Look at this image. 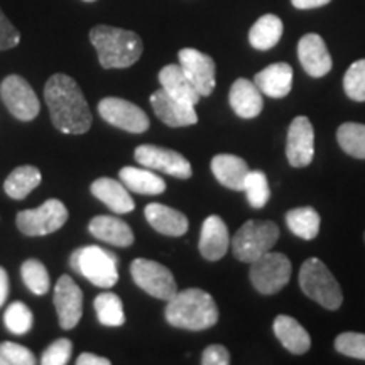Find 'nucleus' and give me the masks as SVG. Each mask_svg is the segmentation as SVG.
Segmentation results:
<instances>
[{
  "mask_svg": "<svg viewBox=\"0 0 365 365\" xmlns=\"http://www.w3.org/2000/svg\"><path fill=\"white\" fill-rule=\"evenodd\" d=\"M44 102L48 105L51 120L63 134H85L91 127V112L71 76L56 73L44 86Z\"/></svg>",
  "mask_w": 365,
  "mask_h": 365,
  "instance_id": "obj_1",
  "label": "nucleus"
},
{
  "mask_svg": "<svg viewBox=\"0 0 365 365\" xmlns=\"http://www.w3.org/2000/svg\"><path fill=\"white\" fill-rule=\"evenodd\" d=\"M166 319L171 327L181 330L202 331L215 327L218 322V308L215 299L207 291L198 287L178 291L168 301Z\"/></svg>",
  "mask_w": 365,
  "mask_h": 365,
  "instance_id": "obj_2",
  "label": "nucleus"
},
{
  "mask_svg": "<svg viewBox=\"0 0 365 365\" xmlns=\"http://www.w3.org/2000/svg\"><path fill=\"white\" fill-rule=\"evenodd\" d=\"M90 41L105 70H122L135 65L144 51L143 39L134 31L112 26H95L90 31Z\"/></svg>",
  "mask_w": 365,
  "mask_h": 365,
  "instance_id": "obj_3",
  "label": "nucleus"
},
{
  "mask_svg": "<svg viewBox=\"0 0 365 365\" xmlns=\"http://www.w3.org/2000/svg\"><path fill=\"white\" fill-rule=\"evenodd\" d=\"M279 239V227L269 220H249L232 237V254L237 261L252 264L271 252Z\"/></svg>",
  "mask_w": 365,
  "mask_h": 365,
  "instance_id": "obj_4",
  "label": "nucleus"
},
{
  "mask_svg": "<svg viewBox=\"0 0 365 365\" xmlns=\"http://www.w3.org/2000/svg\"><path fill=\"white\" fill-rule=\"evenodd\" d=\"M299 286L303 293L327 309H339L344 303L341 287L335 276L319 259L304 261L299 271Z\"/></svg>",
  "mask_w": 365,
  "mask_h": 365,
  "instance_id": "obj_5",
  "label": "nucleus"
},
{
  "mask_svg": "<svg viewBox=\"0 0 365 365\" xmlns=\"http://www.w3.org/2000/svg\"><path fill=\"white\" fill-rule=\"evenodd\" d=\"M118 259L110 250H105L98 245L76 249L70 257V266L75 272L81 274L91 284L103 287H113L118 281L117 271Z\"/></svg>",
  "mask_w": 365,
  "mask_h": 365,
  "instance_id": "obj_6",
  "label": "nucleus"
},
{
  "mask_svg": "<svg viewBox=\"0 0 365 365\" xmlns=\"http://www.w3.org/2000/svg\"><path fill=\"white\" fill-rule=\"evenodd\" d=\"M68 208L59 200H46L38 208L22 210L17 213L16 223L24 235L43 237L56 232L68 222Z\"/></svg>",
  "mask_w": 365,
  "mask_h": 365,
  "instance_id": "obj_7",
  "label": "nucleus"
},
{
  "mask_svg": "<svg viewBox=\"0 0 365 365\" xmlns=\"http://www.w3.org/2000/svg\"><path fill=\"white\" fill-rule=\"evenodd\" d=\"M291 261L284 254L267 252L250 266V281L261 294H276L291 279Z\"/></svg>",
  "mask_w": 365,
  "mask_h": 365,
  "instance_id": "obj_8",
  "label": "nucleus"
},
{
  "mask_svg": "<svg viewBox=\"0 0 365 365\" xmlns=\"http://www.w3.org/2000/svg\"><path fill=\"white\" fill-rule=\"evenodd\" d=\"M130 276L140 289L154 298L170 301L178 293L175 276L163 264L149 259H135L130 264Z\"/></svg>",
  "mask_w": 365,
  "mask_h": 365,
  "instance_id": "obj_9",
  "label": "nucleus"
},
{
  "mask_svg": "<svg viewBox=\"0 0 365 365\" xmlns=\"http://www.w3.org/2000/svg\"><path fill=\"white\" fill-rule=\"evenodd\" d=\"M0 97L7 110L19 120L29 122L39 115V100L29 81L19 75H9L0 83Z\"/></svg>",
  "mask_w": 365,
  "mask_h": 365,
  "instance_id": "obj_10",
  "label": "nucleus"
},
{
  "mask_svg": "<svg viewBox=\"0 0 365 365\" xmlns=\"http://www.w3.org/2000/svg\"><path fill=\"white\" fill-rule=\"evenodd\" d=\"M98 113L107 124L132 134H143L150 125L149 117L143 108L124 98L107 97L100 100Z\"/></svg>",
  "mask_w": 365,
  "mask_h": 365,
  "instance_id": "obj_11",
  "label": "nucleus"
},
{
  "mask_svg": "<svg viewBox=\"0 0 365 365\" xmlns=\"http://www.w3.org/2000/svg\"><path fill=\"white\" fill-rule=\"evenodd\" d=\"M134 158L140 166L149 168L153 171L166 173V175L180 178V180H190L193 175L188 159L173 149L144 144L134 150Z\"/></svg>",
  "mask_w": 365,
  "mask_h": 365,
  "instance_id": "obj_12",
  "label": "nucleus"
},
{
  "mask_svg": "<svg viewBox=\"0 0 365 365\" xmlns=\"http://www.w3.org/2000/svg\"><path fill=\"white\" fill-rule=\"evenodd\" d=\"M54 308H56L59 327L73 330L83 314V293L73 277L63 274L54 287Z\"/></svg>",
  "mask_w": 365,
  "mask_h": 365,
  "instance_id": "obj_13",
  "label": "nucleus"
},
{
  "mask_svg": "<svg viewBox=\"0 0 365 365\" xmlns=\"http://www.w3.org/2000/svg\"><path fill=\"white\" fill-rule=\"evenodd\" d=\"M180 66L186 73L191 83L198 90L202 97H210L215 88V73L217 66L212 56L205 54L198 49L185 48L178 53Z\"/></svg>",
  "mask_w": 365,
  "mask_h": 365,
  "instance_id": "obj_14",
  "label": "nucleus"
},
{
  "mask_svg": "<svg viewBox=\"0 0 365 365\" xmlns=\"http://www.w3.org/2000/svg\"><path fill=\"white\" fill-rule=\"evenodd\" d=\"M287 163L293 168H307L314 156V129L308 117L299 115L291 122L286 143Z\"/></svg>",
  "mask_w": 365,
  "mask_h": 365,
  "instance_id": "obj_15",
  "label": "nucleus"
},
{
  "mask_svg": "<svg viewBox=\"0 0 365 365\" xmlns=\"http://www.w3.org/2000/svg\"><path fill=\"white\" fill-rule=\"evenodd\" d=\"M150 105L158 118L170 127H186L195 125L198 122L195 105L181 102L163 88L150 95Z\"/></svg>",
  "mask_w": 365,
  "mask_h": 365,
  "instance_id": "obj_16",
  "label": "nucleus"
},
{
  "mask_svg": "<svg viewBox=\"0 0 365 365\" xmlns=\"http://www.w3.org/2000/svg\"><path fill=\"white\" fill-rule=\"evenodd\" d=\"M298 58L303 70L313 78H322L331 71L333 61L325 41L319 34H304L298 43Z\"/></svg>",
  "mask_w": 365,
  "mask_h": 365,
  "instance_id": "obj_17",
  "label": "nucleus"
},
{
  "mask_svg": "<svg viewBox=\"0 0 365 365\" xmlns=\"http://www.w3.org/2000/svg\"><path fill=\"white\" fill-rule=\"evenodd\" d=\"M228 245H230V237H228L227 223L222 217L210 215L203 222L202 234H200V254L207 261H220L227 254Z\"/></svg>",
  "mask_w": 365,
  "mask_h": 365,
  "instance_id": "obj_18",
  "label": "nucleus"
},
{
  "mask_svg": "<svg viewBox=\"0 0 365 365\" xmlns=\"http://www.w3.org/2000/svg\"><path fill=\"white\" fill-rule=\"evenodd\" d=\"M145 220L154 230L168 237H181L188 232L190 222L185 213L161 203H149L144 208Z\"/></svg>",
  "mask_w": 365,
  "mask_h": 365,
  "instance_id": "obj_19",
  "label": "nucleus"
},
{
  "mask_svg": "<svg viewBox=\"0 0 365 365\" xmlns=\"http://www.w3.org/2000/svg\"><path fill=\"white\" fill-rule=\"evenodd\" d=\"M228 102H230L232 110L240 118H254L262 112L264 102L262 93L254 81L239 78L232 85L230 93H228Z\"/></svg>",
  "mask_w": 365,
  "mask_h": 365,
  "instance_id": "obj_20",
  "label": "nucleus"
},
{
  "mask_svg": "<svg viewBox=\"0 0 365 365\" xmlns=\"http://www.w3.org/2000/svg\"><path fill=\"white\" fill-rule=\"evenodd\" d=\"M90 191L95 198H98L115 213H129L135 208L134 198L129 195V190L122 181H115L112 178H98L91 182Z\"/></svg>",
  "mask_w": 365,
  "mask_h": 365,
  "instance_id": "obj_21",
  "label": "nucleus"
},
{
  "mask_svg": "<svg viewBox=\"0 0 365 365\" xmlns=\"http://www.w3.org/2000/svg\"><path fill=\"white\" fill-rule=\"evenodd\" d=\"M254 83L271 98H284L293 88V68L287 63H274L255 75Z\"/></svg>",
  "mask_w": 365,
  "mask_h": 365,
  "instance_id": "obj_22",
  "label": "nucleus"
},
{
  "mask_svg": "<svg viewBox=\"0 0 365 365\" xmlns=\"http://www.w3.org/2000/svg\"><path fill=\"white\" fill-rule=\"evenodd\" d=\"M249 166L244 159L234 154H217L212 159V173L220 185L234 191H244Z\"/></svg>",
  "mask_w": 365,
  "mask_h": 365,
  "instance_id": "obj_23",
  "label": "nucleus"
},
{
  "mask_svg": "<svg viewBox=\"0 0 365 365\" xmlns=\"http://www.w3.org/2000/svg\"><path fill=\"white\" fill-rule=\"evenodd\" d=\"M88 230L98 240L107 242V244L115 245V247H129V245L134 244V232L120 218L98 215L91 218Z\"/></svg>",
  "mask_w": 365,
  "mask_h": 365,
  "instance_id": "obj_24",
  "label": "nucleus"
},
{
  "mask_svg": "<svg viewBox=\"0 0 365 365\" xmlns=\"http://www.w3.org/2000/svg\"><path fill=\"white\" fill-rule=\"evenodd\" d=\"M274 335L281 341L287 352L294 355L307 354L312 346V339H309L308 331L304 330L301 323L296 322L294 318L287 317V314H279L274 319Z\"/></svg>",
  "mask_w": 365,
  "mask_h": 365,
  "instance_id": "obj_25",
  "label": "nucleus"
},
{
  "mask_svg": "<svg viewBox=\"0 0 365 365\" xmlns=\"http://www.w3.org/2000/svg\"><path fill=\"white\" fill-rule=\"evenodd\" d=\"M159 83H161V88L166 91V93L181 100V102L196 105L202 100V95L198 93V90L195 88V85L191 83L180 65L164 66L163 70L159 71Z\"/></svg>",
  "mask_w": 365,
  "mask_h": 365,
  "instance_id": "obj_26",
  "label": "nucleus"
},
{
  "mask_svg": "<svg viewBox=\"0 0 365 365\" xmlns=\"http://www.w3.org/2000/svg\"><path fill=\"white\" fill-rule=\"evenodd\" d=\"M118 178L124 182L127 190L139 195L156 196L164 193V190H166V182H164L163 178L158 176L149 168L143 170V168L125 166L118 173Z\"/></svg>",
  "mask_w": 365,
  "mask_h": 365,
  "instance_id": "obj_27",
  "label": "nucleus"
},
{
  "mask_svg": "<svg viewBox=\"0 0 365 365\" xmlns=\"http://www.w3.org/2000/svg\"><path fill=\"white\" fill-rule=\"evenodd\" d=\"M282 31H284V26L279 17L274 14H266V16L259 17L255 24L250 27L249 43L259 51H267L279 43Z\"/></svg>",
  "mask_w": 365,
  "mask_h": 365,
  "instance_id": "obj_28",
  "label": "nucleus"
},
{
  "mask_svg": "<svg viewBox=\"0 0 365 365\" xmlns=\"http://www.w3.org/2000/svg\"><path fill=\"white\" fill-rule=\"evenodd\" d=\"M43 181V175L34 166L16 168L4 181V191L14 200H24L31 191L38 188Z\"/></svg>",
  "mask_w": 365,
  "mask_h": 365,
  "instance_id": "obj_29",
  "label": "nucleus"
},
{
  "mask_svg": "<svg viewBox=\"0 0 365 365\" xmlns=\"http://www.w3.org/2000/svg\"><path fill=\"white\" fill-rule=\"evenodd\" d=\"M319 218L318 212L312 207L293 208L286 213V225L296 237L304 240L317 239L319 234Z\"/></svg>",
  "mask_w": 365,
  "mask_h": 365,
  "instance_id": "obj_30",
  "label": "nucleus"
},
{
  "mask_svg": "<svg viewBox=\"0 0 365 365\" xmlns=\"http://www.w3.org/2000/svg\"><path fill=\"white\" fill-rule=\"evenodd\" d=\"M93 308L95 313H97L98 322L103 327L118 328L125 323L124 303H122V299L117 294L110 293V291L98 294L93 301Z\"/></svg>",
  "mask_w": 365,
  "mask_h": 365,
  "instance_id": "obj_31",
  "label": "nucleus"
},
{
  "mask_svg": "<svg viewBox=\"0 0 365 365\" xmlns=\"http://www.w3.org/2000/svg\"><path fill=\"white\" fill-rule=\"evenodd\" d=\"M336 140L349 156L365 159V125L346 122L336 130Z\"/></svg>",
  "mask_w": 365,
  "mask_h": 365,
  "instance_id": "obj_32",
  "label": "nucleus"
},
{
  "mask_svg": "<svg viewBox=\"0 0 365 365\" xmlns=\"http://www.w3.org/2000/svg\"><path fill=\"white\" fill-rule=\"evenodd\" d=\"M21 276L24 284L27 286V289L38 296L48 293L49 286H51L48 269H46L44 264L38 261V259H27L21 267Z\"/></svg>",
  "mask_w": 365,
  "mask_h": 365,
  "instance_id": "obj_33",
  "label": "nucleus"
},
{
  "mask_svg": "<svg viewBox=\"0 0 365 365\" xmlns=\"http://www.w3.org/2000/svg\"><path fill=\"white\" fill-rule=\"evenodd\" d=\"M244 191L247 195V202L252 208H264L271 198V190H269L267 176L262 171H249L245 178Z\"/></svg>",
  "mask_w": 365,
  "mask_h": 365,
  "instance_id": "obj_34",
  "label": "nucleus"
},
{
  "mask_svg": "<svg viewBox=\"0 0 365 365\" xmlns=\"http://www.w3.org/2000/svg\"><path fill=\"white\" fill-rule=\"evenodd\" d=\"M4 323L14 335H24V333H29L34 325L33 312L21 301H14L4 313Z\"/></svg>",
  "mask_w": 365,
  "mask_h": 365,
  "instance_id": "obj_35",
  "label": "nucleus"
},
{
  "mask_svg": "<svg viewBox=\"0 0 365 365\" xmlns=\"http://www.w3.org/2000/svg\"><path fill=\"white\" fill-rule=\"evenodd\" d=\"M344 90L354 102H365V59H359L346 70Z\"/></svg>",
  "mask_w": 365,
  "mask_h": 365,
  "instance_id": "obj_36",
  "label": "nucleus"
},
{
  "mask_svg": "<svg viewBox=\"0 0 365 365\" xmlns=\"http://www.w3.org/2000/svg\"><path fill=\"white\" fill-rule=\"evenodd\" d=\"M335 349L346 357L365 360V335L355 331L341 333L335 339Z\"/></svg>",
  "mask_w": 365,
  "mask_h": 365,
  "instance_id": "obj_37",
  "label": "nucleus"
},
{
  "mask_svg": "<svg viewBox=\"0 0 365 365\" xmlns=\"http://www.w3.org/2000/svg\"><path fill=\"white\" fill-rule=\"evenodd\" d=\"M73 344L68 339H59L53 341L48 349L41 355V364L43 365H66L70 362Z\"/></svg>",
  "mask_w": 365,
  "mask_h": 365,
  "instance_id": "obj_38",
  "label": "nucleus"
},
{
  "mask_svg": "<svg viewBox=\"0 0 365 365\" xmlns=\"http://www.w3.org/2000/svg\"><path fill=\"white\" fill-rule=\"evenodd\" d=\"M0 355L7 360L9 365H34L36 357L24 345L14 341H2L0 344Z\"/></svg>",
  "mask_w": 365,
  "mask_h": 365,
  "instance_id": "obj_39",
  "label": "nucleus"
},
{
  "mask_svg": "<svg viewBox=\"0 0 365 365\" xmlns=\"http://www.w3.org/2000/svg\"><path fill=\"white\" fill-rule=\"evenodd\" d=\"M21 43V33L12 26V22L7 19L6 14L0 9V51L16 48Z\"/></svg>",
  "mask_w": 365,
  "mask_h": 365,
  "instance_id": "obj_40",
  "label": "nucleus"
},
{
  "mask_svg": "<svg viewBox=\"0 0 365 365\" xmlns=\"http://www.w3.org/2000/svg\"><path fill=\"white\" fill-rule=\"evenodd\" d=\"M203 365H228L230 364V354L223 345H208L202 355Z\"/></svg>",
  "mask_w": 365,
  "mask_h": 365,
  "instance_id": "obj_41",
  "label": "nucleus"
},
{
  "mask_svg": "<svg viewBox=\"0 0 365 365\" xmlns=\"http://www.w3.org/2000/svg\"><path fill=\"white\" fill-rule=\"evenodd\" d=\"M76 365H110V360L105 357H98L95 354H81L76 359Z\"/></svg>",
  "mask_w": 365,
  "mask_h": 365,
  "instance_id": "obj_42",
  "label": "nucleus"
},
{
  "mask_svg": "<svg viewBox=\"0 0 365 365\" xmlns=\"http://www.w3.org/2000/svg\"><path fill=\"white\" fill-rule=\"evenodd\" d=\"M331 0H291V4L296 9H301V11H307V9H318L330 4Z\"/></svg>",
  "mask_w": 365,
  "mask_h": 365,
  "instance_id": "obj_43",
  "label": "nucleus"
},
{
  "mask_svg": "<svg viewBox=\"0 0 365 365\" xmlns=\"http://www.w3.org/2000/svg\"><path fill=\"white\" fill-rule=\"evenodd\" d=\"M9 296V276L4 267H0V308L6 304Z\"/></svg>",
  "mask_w": 365,
  "mask_h": 365,
  "instance_id": "obj_44",
  "label": "nucleus"
},
{
  "mask_svg": "<svg viewBox=\"0 0 365 365\" xmlns=\"http://www.w3.org/2000/svg\"><path fill=\"white\" fill-rule=\"evenodd\" d=\"M0 365H9V364H7V360H6V359H4V357H2V355H0Z\"/></svg>",
  "mask_w": 365,
  "mask_h": 365,
  "instance_id": "obj_45",
  "label": "nucleus"
},
{
  "mask_svg": "<svg viewBox=\"0 0 365 365\" xmlns=\"http://www.w3.org/2000/svg\"><path fill=\"white\" fill-rule=\"evenodd\" d=\"M83 2H97V0H83Z\"/></svg>",
  "mask_w": 365,
  "mask_h": 365,
  "instance_id": "obj_46",
  "label": "nucleus"
},
{
  "mask_svg": "<svg viewBox=\"0 0 365 365\" xmlns=\"http://www.w3.org/2000/svg\"><path fill=\"white\" fill-rule=\"evenodd\" d=\"M364 237H365V235H364Z\"/></svg>",
  "mask_w": 365,
  "mask_h": 365,
  "instance_id": "obj_47",
  "label": "nucleus"
}]
</instances>
